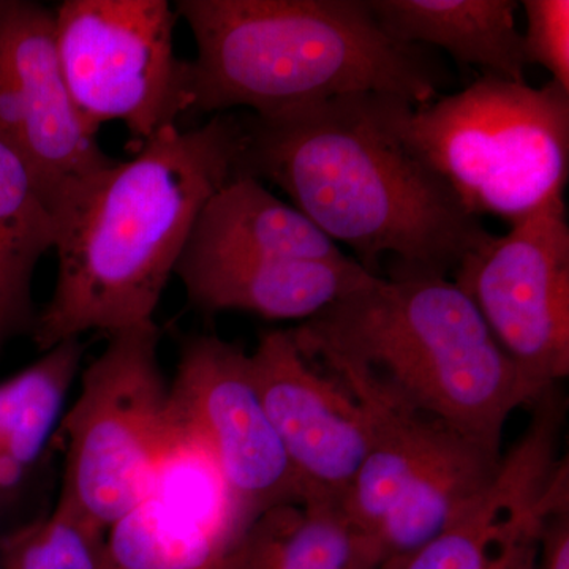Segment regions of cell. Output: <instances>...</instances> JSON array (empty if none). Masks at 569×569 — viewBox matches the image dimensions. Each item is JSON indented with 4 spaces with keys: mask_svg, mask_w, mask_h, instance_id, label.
Wrapping results in <instances>:
<instances>
[{
    "mask_svg": "<svg viewBox=\"0 0 569 569\" xmlns=\"http://www.w3.org/2000/svg\"><path fill=\"white\" fill-rule=\"evenodd\" d=\"M410 104L358 93L249 116L238 176L276 183L370 274L389 260L391 279L448 277L489 231L408 141Z\"/></svg>",
    "mask_w": 569,
    "mask_h": 569,
    "instance_id": "6da1fadb",
    "label": "cell"
},
{
    "mask_svg": "<svg viewBox=\"0 0 569 569\" xmlns=\"http://www.w3.org/2000/svg\"><path fill=\"white\" fill-rule=\"evenodd\" d=\"M244 123L170 126L116 162L59 223V268L32 336L43 351L86 332L152 323L206 203L239 173Z\"/></svg>",
    "mask_w": 569,
    "mask_h": 569,
    "instance_id": "7a4b0ae2",
    "label": "cell"
},
{
    "mask_svg": "<svg viewBox=\"0 0 569 569\" xmlns=\"http://www.w3.org/2000/svg\"><path fill=\"white\" fill-rule=\"evenodd\" d=\"M290 332L348 391L436 418L498 455L512 411L541 397L449 277L372 276Z\"/></svg>",
    "mask_w": 569,
    "mask_h": 569,
    "instance_id": "3957f363",
    "label": "cell"
},
{
    "mask_svg": "<svg viewBox=\"0 0 569 569\" xmlns=\"http://www.w3.org/2000/svg\"><path fill=\"white\" fill-rule=\"evenodd\" d=\"M197 43L189 112L274 116L358 93L433 102L445 82L422 47L381 31L367 0H181Z\"/></svg>",
    "mask_w": 569,
    "mask_h": 569,
    "instance_id": "277c9868",
    "label": "cell"
},
{
    "mask_svg": "<svg viewBox=\"0 0 569 569\" xmlns=\"http://www.w3.org/2000/svg\"><path fill=\"white\" fill-rule=\"evenodd\" d=\"M403 133L471 216L509 224L565 194L569 91L485 74L403 112Z\"/></svg>",
    "mask_w": 569,
    "mask_h": 569,
    "instance_id": "5b68a950",
    "label": "cell"
},
{
    "mask_svg": "<svg viewBox=\"0 0 569 569\" xmlns=\"http://www.w3.org/2000/svg\"><path fill=\"white\" fill-rule=\"evenodd\" d=\"M159 343L156 321L108 335L63 413L58 503L107 531L148 492L178 436Z\"/></svg>",
    "mask_w": 569,
    "mask_h": 569,
    "instance_id": "8992f818",
    "label": "cell"
},
{
    "mask_svg": "<svg viewBox=\"0 0 569 569\" xmlns=\"http://www.w3.org/2000/svg\"><path fill=\"white\" fill-rule=\"evenodd\" d=\"M365 407L370 447L343 501L348 522L385 560L421 548L462 515L496 477L503 455L451 426L378 397Z\"/></svg>",
    "mask_w": 569,
    "mask_h": 569,
    "instance_id": "52a82bcc",
    "label": "cell"
},
{
    "mask_svg": "<svg viewBox=\"0 0 569 569\" xmlns=\"http://www.w3.org/2000/svg\"><path fill=\"white\" fill-rule=\"evenodd\" d=\"M52 10L67 88L93 132L122 122L141 148L189 112L190 61L176 56L170 3L66 0Z\"/></svg>",
    "mask_w": 569,
    "mask_h": 569,
    "instance_id": "ba28073f",
    "label": "cell"
},
{
    "mask_svg": "<svg viewBox=\"0 0 569 569\" xmlns=\"http://www.w3.org/2000/svg\"><path fill=\"white\" fill-rule=\"evenodd\" d=\"M452 282L538 397L569 377V224L565 194L488 234Z\"/></svg>",
    "mask_w": 569,
    "mask_h": 569,
    "instance_id": "9c48e42d",
    "label": "cell"
},
{
    "mask_svg": "<svg viewBox=\"0 0 569 569\" xmlns=\"http://www.w3.org/2000/svg\"><path fill=\"white\" fill-rule=\"evenodd\" d=\"M0 140L32 171L59 222L118 162L100 148L71 100L54 10L0 0Z\"/></svg>",
    "mask_w": 569,
    "mask_h": 569,
    "instance_id": "30bf717a",
    "label": "cell"
},
{
    "mask_svg": "<svg viewBox=\"0 0 569 569\" xmlns=\"http://www.w3.org/2000/svg\"><path fill=\"white\" fill-rule=\"evenodd\" d=\"M176 430L208 451L244 529L268 509L305 505L254 381L250 353L217 336L190 337L170 380Z\"/></svg>",
    "mask_w": 569,
    "mask_h": 569,
    "instance_id": "8fae6325",
    "label": "cell"
},
{
    "mask_svg": "<svg viewBox=\"0 0 569 569\" xmlns=\"http://www.w3.org/2000/svg\"><path fill=\"white\" fill-rule=\"evenodd\" d=\"M565 406L560 387L541 395L526 432L473 503L436 538L380 569H535L546 515L569 493L568 459L559 455Z\"/></svg>",
    "mask_w": 569,
    "mask_h": 569,
    "instance_id": "7c38bea8",
    "label": "cell"
},
{
    "mask_svg": "<svg viewBox=\"0 0 569 569\" xmlns=\"http://www.w3.org/2000/svg\"><path fill=\"white\" fill-rule=\"evenodd\" d=\"M250 361L305 505L342 511L370 447L365 407L299 351L290 329L264 332Z\"/></svg>",
    "mask_w": 569,
    "mask_h": 569,
    "instance_id": "4fadbf2b",
    "label": "cell"
},
{
    "mask_svg": "<svg viewBox=\"0 0 569 569\" xmlns=\"http://www.w3.org/2000/svg\"><path fill=\"white\" fill-rule=\"evenodd\" d=\"M242 530L216 462L178 432L148 492L112 523L107 542L114 569H213Z\"/></svg>",
    "mask_w": 569,
    "mask_h": 569,
    "instance_id": "5bb4252c",
    "label": "cell"
},
{
    "mask_svg": "<svg viewBox=\"0 0 569 569\" xmlns=\"http://www.w3.org/2000/svg\"><path fill=\"white\" fill-rule=\"evenodd\" d=\"M174 274L204 312L254 313L268 320H309L373 274L355 258L342 261L194 257L182 253Z\"/></svg>",
    "mask_w": 569,
    "mask_h": 569,
    "instance_id": "9a60e30c",
    "label": "cell"
},
{
    "mask_svg": "<svg viewBox=\"0 0 569 569\" xmlns=\"http://www.w3.org/2000/svg\"><path fill=\"white\" fill-rule=\"evenodd\" d=\"M381 31L403 44H430L460 66L527 82L529 66L512 0H367Z\"/></svg>",
    "mask_w": 569,
    "mask_h": 569,
    "instance_id": "2e32d148",
    "label": "cell"
},
{
    "mask_svg": "<svg viewBox=\"0 0 569 569\" xmlns=\"http://www.w3.org/2000/svg\"><path fill=\"white\" fill-rule=\"evenodd\" d=\"M182 253L305 261L348 258L305 213L250 176H236L206 203Z\"/></svg>",
    "mask_w": 569,
    "mask_h": 569,
    "instance_id": "e0dca14e",
    "label": "cell"
},
{
    "mask_svg": "<svg viewBox=\"0 0 569 569\" xmlns=\"http://www.w3.org/2000/svg\"><path fill=\"white\" fill-rule=\"evenodd\" d=\"M82 355L81 339L66 340L0 381V516L20 501L36 477L61 426Z\"/></svg>",
    "mask_w": 569,
    "mask_h": 569,
    "instance_id": "ac0fdd59",
    "label": "cell"
},
{
    "mask_svg": "<svg viewBox=\"0 0 569 569\" xmlns=\"http://www.w3.org/2000/svg\"><path fill=\"white\" fill-rule=\"evenodd\" d=\"M383 561L339 509L284 503L253 519L213 569H380Z\"/></svg>",
    "mask_w": 569,
    "mask_h": 569,
    "instance_id": "d6986e66",
    "label": "cell"
},
{
    "mask_svg": "<svg viewBox=\"0 0 569 569\" xmlns=\"http://www.w3.org/2000/svg\"><path fill=\"white\" fill-rule=\"evenodd\" d=\"M58 220L28 163L0 140V336L36 323L32 279L40 258L54 249Z\"/></svg>",
    "mask_w": 569,
    "mask_h": 569,
    "instance_id": "ffe728a7",
    "label": "cell"
},
{
    "mask_svg": "<svg viewBox=\"0 0 569 569\" xmlns=\"http://www.w3.org/2000/svg\"><path fill=\"white\" fill-rule=\"evenodd\" d=\"M6 569H114L107 530L56 503L50 515L0 535Z\"/></svg>",
    "mask_w": 569,
    "mask_h": 569,
    "instance_id": "44dd1931",
    "label": "cell"
},
{
    "mask_svg": "<svg viewBox=\"0 0 569 569\" xmlns=\"http://www.w3.org/2000/svg\"><path fill=\"white\" fill-rule=\"evenodd\" d=\"M527 31L522 33L527 63H538L552 81L569 91V2L526 0Z\"/></svg>",
    "mask_w": 569,
    "mask_h": 569,
    "instance_id": "7402d4cb",
    "label": "cell"
},
{
    "mask_svg": "<svg viewBox=\"0 0 569 569\" xmlns=\"http://www.w3.org/2000/svg\"><path fill=\"white\" fill-rule=\"evenodd\" d=\"M535 569H569V493L546 515Z\"/></svg>",
    "mask_w": 569,
    "mask_h": 569,
    "instance_id": "603a6c76",
    "label": "cell"
},
{
    "mask_svg": "<svg viewBox=\"0 0 569 569\" xmlns=\"http://www.w3.org/2000/svg\"><path fill=\"white\" fill-rule=\"evenodd\" d=\"M3 342H6V340H3V337H2V336H0V348H2Z\"/></svg>",
    "mask_w": 569,
    "mask_h": 569,
    "instance_id": "cb8c5ba5",
    "label": "cell"
},
{
    "mask_svg": "<svg viewBox=\"0 0 569 569\" xmlns=\"http://www.w3.org/2000/svg\"><path fill=\"white\" fill-rule=\"evenodd\" d=\"M0 569H6V568H3L2 565H0Z\"/></svg>",
    "mask_w": 569,
    "mask_h": 569,
    "instance_id": "d4e9b609",
    "label": "cell"
}]
</instances>
